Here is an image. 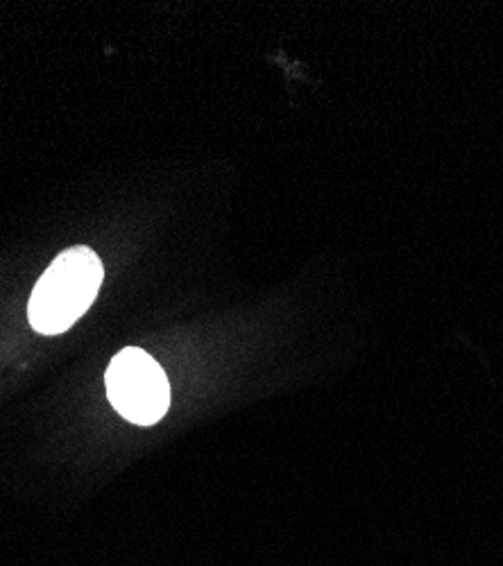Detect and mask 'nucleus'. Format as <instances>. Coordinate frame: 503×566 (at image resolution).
<instances>
[{
	"instance_id": "nucleus-2",
	"label": "nucleus",
	"mask_w": 503,
	"mask_h": 566,
	"mask_svg": "<svg viewBox=\"0 0 503 566\" xmlns=\"http://www.w3.org/2000/svg\"><path fill=\"white\" fill-rule=\"evenodd\" d=\"M105 384L112 406L132 423L153 427L168 412V376L144 349L127 347L118 352L107 367Z\"/></svg>"
},
{
	"instance_id": "nucleus-1",
	"label": "nucleus",
	"mask_w": 503,
	"mask_h": 566,
	"mask_svg": "<svg viewBox=\"0 0 503 566\" xmlns=\"http://www.w3.org/2000/svg\"><path fill=\"white\" fill-rule=\"evenodd\" d=\"M103 279V261L91 248L75 245L62 252L32 291L28 317L34 332L43 336L64 334L94 304Z\"/></svg>"
}]
</instances>
